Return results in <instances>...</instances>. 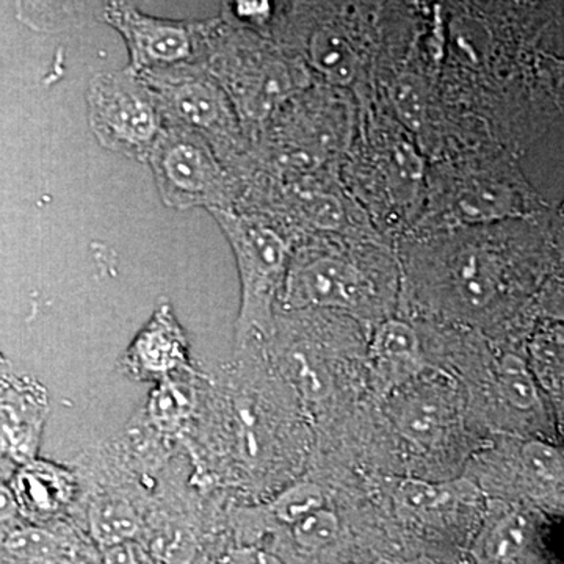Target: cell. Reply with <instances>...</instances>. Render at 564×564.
Returning <instances> with one entry per match:
<instances>
[{
    "label": "cell",
    "mask_w": 564,
    "mask_h": 564,
    "mask_svg": "<svg viewBox=\"0 0 564 564\" xmlns=\"http://www.w3.org/2000/svg\"><path fill=\"white\" fill-rule=\"evenodd\" d=\"M549 217L408 232L397 243L402 280L448 313L478 318L502 302L516 273L552 261Z\"/></svg>",
    "instance_id": "7a4b0ae2"
},
{
    "label": "cell",
    "mask_w": 564,
    "mask_h": 564,
    "mask_svg": "<svg viewBox=\"0 0 564 564\" xmlns=\"http://www.w3.org/2000/svg\"><path fill=\"white\" fill-rule=\"evenodd\" d=\"M161 199L176 210L236 209L243 180L198 132L165 124L148 162Z\"/></svg>",
    "instance_id": "8fae6325"
},
{
    "label": "cell",
    "mask_w": 564,
    "mask_h": 564,
    "mask_svg": "<svg viewBox=\"0 0 564 564\" xmlns=\"http://www.w3.org/2000/svg\"><path fill=\"white\" fill-rule=\"evenodd\" d=\"M496 381L500 395L514 410L530 411L540 402L538 380L532 367L514 352H505L496 366Z\"/></svg>",
    "instance_id": "ffe728a7"
},
{
    "label": "cell",
    "mask_w": 564,
    "mask_h": 564,
    "mask_svg": "<svg viewBox=\"0 0 564 564\" xmlns=\"http://www.w3.org/2000/svg\"><path fill=\"white\" fill-rule=\"evenodd\" d=\"M88 527L93 540L101 547L131 543L140 532V519L128 500L121 497H98L88 510Z\"/></svg>",
    "instance_id": "d6986e66"
},
{
    "label": "cell",
    "mask_w": 564,
    "mask_h": 564,
    "mask_svg": "<svg viewBox=\"0 0 564 564\" xmlns=\"http://www.w3.org/2000/svg\"><path fill=\"white\" fill-rule=\"evenodd\" d=\"M530 525L521 514H513L489 534L486 552L497 563H507L521 554L529 540Z\"/></svg>",
    "instance_id": "484cf974"
},
{
    "label": "cell",
    "mask_w": 564,
    "mask_h": 564,
    "mask_svg": "<svg viewBox=\"0 0 564 564\" xmlns=\"http://www.w3.org/2000/svg\"><path fill=\"white\" fill-rule=\"evenodd\" d=\"M0 549L10 558L25 564H66L70 558L65 538L47 525L17 527L3 538Z\"/></svg>",
    "instance_id": "ac0fdd59"
},
{
    "label": "cell",
    "mask_w": 564,
    "mask_h": 564,
    "mask_svg": "<svg viewBox=\"0 0 564 564\" xmlns=\"http://www.w3.org/2000/svg\"><path fill=\"white\" fill-rule=\"evenodd\" d=\"M150 408L152 419L159 425L174 426L187 417L191 411V399L180 386L165 378L161 388L152 395Z\"/></svg>",
    "instance_id": "83f0119b"
},
{
    "label": "cell",
    "mask_w": 564,
    "mask_h": 564,
    "mask_svg": "<svg viewBox=\"0 0 564 564\" xmlns=\"http://www.w3.org/2000/svg\"><path fill=\"white\" fill-rule=\"evenodd\" d=\"M323 507H325V494L321 486L302 481L285 488L273 500L270 510L274 518L280 519L284 524L293 525Z\"/></svg>",
    "instance_id": "7402d4cb"
},
{
    "label": "cell",
    "mask_w": 564,
    "mask_h": 564,
    "mask_svg": "<svg viewBox=\"0 0 564 564\" xmlns=\"http://www.w3.org/2000/svg\"><path fill=\"white\" fill-rule=\"evenodd\" d=\"M291 527L293 540L304 551H321L337 540L340 522L334 511L323 507Z\"/></svg>",
    "instance_id": "d4e9b609"
},
{
    "label": "cell",
    "mask_w": 564,
    "mask_h": 564,
    "mask_svg": "<svg viewBox=\"0 0 564 564\" xmlns=\"http://www.w3.org/2000/svg\"><path fill=\"white\" fill-rule=\"evenodd\" d=\"M359 118L361 106L352 93L311 84L276 111L252 143L256 170L274 177L337 173Z\"/></svg>",
    "instance_id": "52a82bcc"
},
{
    "label": "cell",
    "mask_w": 564,
    "mask_h": 564,
    "mask_svg": "<svg viewBox=\"0 0 564 564\" xmlns=\"http://www.w3.org/2000/svg\"><path fill=\"white\" fill-rule=\"evenodd\" d=\"M533 373L544 383L564 381V323L545 322L532 334L529 343Z\"/></svg>",
    "instance_id": "44dd1931"
},
{
    "label": "cell",
    "mask_w": 564,
    "mask_h": 564,
    "mask_svg": "<svg viewBox=\"0 0 564 564\" xmlns=\"http://www.w3.org/2000/svg\"><path fill=\"white\" fill-rule=\"evenodd\" d=\"M229 564H282L276 556L259 551V549H239L229 556Z\"/></svg>",
    "instance_id": "4dcf8cb0"
},
{
    "label": "cell",
    "mask_w": 564,
    "mask_h": 564,
    "mask_svg": "<svg viewBox=\"0 0 564 564\" xmlns=\"http://www.w3.org/2000/svg\"><path fill=\"white\" fill-rule=\"evenodd\" d=\"M540 307L547 322L564 323V273L545 282L540 295Z\"/></svg>",
    "instance_id": "f1b7e54d"
},
{
    "label": "cell",
    "mask_w": 564,
    "mask_h": 564,
    "mask_svg": "<svg viewBox=\"0 0 564 564\" xmlns=\"http://www.w3.org/2000/svg\"><path fill=\"white\" fill-rule=\"evenodd\" d=\"M101 21L124 40L129 73L137 77L207 66L215 21H174L150 17L128 2L104 3Z\"/></svg>",
    "instance_id": "4fadbf2b"
},
{
    "label": "cell",
    "mask_w": 564,
    "mask_h": 564,
    "mask_svg": "<svg viewBox=\"0 0 564 564\" xmlns=\"http://www.w3.org/2000/svg\"><path fill=\"white\" fill-rule=\"evenodd\" d=\"M21 518L20 508H18L17 499H14L13 491H11L10 485L0 484V543L3 538L17 529L14 522Z\"/></svg>",
    "instance_id": "f546056e"
},
{
    "label": "cell",
    "mask_w": 564,
    "mask_h": 564,
    "mask_svg": "<svg viewBox=\"0 0 564 564\" xmlns=\"http://www.w3.org/2000/svg\"><path fill=\"white\" fill-rule=\"evenodd\" d=\"M389 415L406 443L429 451L445 443L462 411L454 378L436 367H425L410 380L392 388Z\"/></svg>",
    "instance_id": "5bb4252c"
},
{
    "label": "cell",
    "mask_w": 564,
    "mask_h": 564,
    "mask_svg": "<svg viewBox=\"0 0 564 564\" xmlns=\"http://www.w3.org/2000/svg\"><path fill=\"white\" fill-rule=\"evenodd\" d=\"M384 2L274 3L269 35L314 84L372 98Z\"/></svg>",
    "instance_id": "277c9868"
},
{
    "label": "cell",
    "mask_w": 564,
    "mask_h": 564,
    "mask_svg": "<svg viewBox=\"0 0 564 564\" xmlns=\"http://www.w3.org/2000/svg\"><path fill=\"white\" fill-rule=\"evenodd\" d=\"M150 549L158 564H192L198 545L187 530L169 527L154 534Z\"/></svg>",
    "instance_id": "4316f807"
},
{
    "label": "cell",
    "mask_w": 564,
    "mask_h": 564,
    "mask_svg": "<svg viewBox=\"0 0 564 564\" xmlns=\"http://www.w3.org/2000/svg\"><path fill=\"white\" fill-rule=\"evenodd\" d=\"M558 66H560V70H562V74L564 77V57H562V55H560V58H558Z\"/></svg>",
    "instance_id": "d6a6232c"
},
{
    "label": "cell",
    "mask_w": 564,
    "mask_h": 564,
    "mask_svg": "<svg viewBox=\"0 0 564 564\" xmlns=\"http://www.w3.org/2000/svg\"><path fill=\"white\" fill-rule=\"evenodd\" d=\"M128 361L139 373L166 375L185 369L187 340L170 306L155 311L128 351Z\"/></svg>",
    "instance_id": "e0dca14e"
},
{
    "label": "cell",
    "mask_w": 564,
    "mask_h": 564,
    "mask_svg": "<svg viewBox=\"0 0 564 564\" xmlns=\"http://www.w3.org/2000/svg\"><path fill=\"white\" fill-rule=\"evenodd\" d=\"M358 133L337 177L375 231L399 243L421 218L429 161L410 132L375 102H359Z\"/></svg>",
    "instance_id": "5b68a950"
},
{
    "label": "cell",
    "mask_w": 564,
    "mask_h": 564,
    "mask_svg": "<svg viewBox=\"0 0 564 564\" xmlns=\"http://www.w3.org/2000/svg\"><path fill=\"white\" fill-rule=\"evenodd\" d=\"M367 352L373 369L392 388L410 380L426 366L421 334L414 323L399 317L386 318L373 326Z\"/></svg>",
    "instance_id": "2e32d148"
},
{
    "label": "cell",
    "mask_w": 564,
    "mask_h": 564,
    "mask_svg": "<svg viewBox=\"0 0 564 564\" xmlns=\"http://www.w3.org/2000/svg\"><path fill=\"white\" fill-rule=\"evenodd\" d=\"M525 473L541 486L562 485L564 481V456L554 445L532 441L522 448Z\"/></svg>",
    "instance_id": "603a6c76"
},
{
    "label": "cell",
    "mask_w": 564,
    "mask_h": 564,
    "mask_svg": "<svg viewBox=\"0 0 564 564\" xmlns=\"http://www.w3.org/2000/svg\"><path fill=\"white\" fill-rule=\"evenodd\" d=\"M397 502L410 513H433L454 502L455 494L444 485L404 480L397 489Z\"/></svg>",
    "instance_id": "cb8c5ba5"
},
{
    "label": "cell",
    "mask_w": 564,
    "mask_h": 564,
    "mask_svg": "<svg viewBox=\"0 0 564 564\" xmlns=\"http://www.w3.org/2000/svg\"><path fill=\"white\" fill-rule=\"evenodd\" d=\"M10 488L22 518L46 525L73 499L74 478L57 464L31 459L14 475Z\"/></svg>",
    "instance_id": "9a60e30c"
},
{
    "label": "cell",
    "mask_w": 564,
    "mask_h": 564,
    "mask_svg": "<svg viewBox=\"0 0 564 564\" xmlns=\"http://www.w3.org/2000/svg\"><path fill=\"white\" fill-rule=\"evenodd\" d=\"M441 7L444 95L519 158L564 113V77L556 51L563 35L562 7L536 2H441Z\"/></svg>",
    "instance_id": "6da1fadb"
},
{
    "label": "cell",
    "mask_w": 564,
    "mask_h": 564,
    "mask_svg": "<svg viewBox=\"0 0 564 564\" xmlns=\"http://www.w3.org/2000/svg\"><path fill=\"white\" fill-rule=\"evenodd\" d=\"M236 258L240 278V310L236 344L267 343L276 328V307L295 242L262 215L242 210H210Z\"/></svg>",
    "instance_id": "9c48e42d"
},
{
    "label": "cell",
    "mask_w": 564,
    "mask_h": 564,
    "mask_svg": "<svg viewBox=\"0 0 564 564\" xmlns=\"http://www.w3.org/2000/svg\"><path fill=\"white\" fill-rule=\"evenodd\" d=\"M102 564H139L135 549L131 543L104 549Z\"/></svg>",
    "instance_id": "1f68e13d"
},
{
    "label": "cell",
    "mask_w": 564,
    "mask_h": 564,
    "mask_svg": "<svg viewBox=\"0 0 564 564\" xmlns=\"http://www.w3.org/2000/svg\"><path fill=\"white\" fill-rule=\"evenodd\" d=\"M161 104L166 124L198 132L210 141L229 169L247 176L252 165V143L239 113L207 66H195L140 77Z\"/></svg>",
    "instance_id": "30bf717a"
},
{
    "label": "cell",
    "mask_w": 564,
    "mask_h": 564,
    "mask_svg": "<svg viewBox=\"0 0 564 564\" xmlns=\"http://www.w3.org/2000/svg\"><path fill=\"white\" fill-rule=\"evenodd\" d=\"M399 281L397 247L381 237L307 239L295 245L278 307L344 314L377 326L391 317Z\"/></svg>",
    "instance_id": "3957f363"
},
{
    "label": "cell",
    "mask_w": 564,
    "mask_h": 564,
    "mask_svg": "<svg viewBox=\"0 0 564 564\" xmlns=\"http://www.w3.org/2000/svg\"><path fill=\"white\" fill-rule=\"evenodd\" d=\"M88 122L107 151L148 162L165 129V117L150 85L128 69L91 77L87 90Z\"/></svg>",
    "instance_id": "7c38bea8"
},
{
    "label": "cell",
    "mask_w": 564,
    "mask_h": 564,
    "mask_svg": "<svg viewBox=\"0 0 564 564\" xmlns=\"http://www.w3.org/2000/svg\"><path fill=\"white\" fill-rule=\"evenodd\" d=\"M551 209L527 180L518 155L485 144L429 163L425 204L410 232L530 220Z\"/></svg>",
    "instance_id": "8992f818"
},
{
    "label": "cell",
    "mask_w": 564,
    "mask_h": 564,
    "mask_svg": "<svg viewBox=\"0 0 564 564\" xmlns=\"http://www.w3.org/2000/svg\"><path fill=\"white\" fill-rule=\"evenodd\" d=\"M207 69L231 99L251 143L289 99L314 84L272 36L239 24L225 11L212 31Z\"/></svg>",
    "instance_id": "ba28073f"
}]
</instances>
